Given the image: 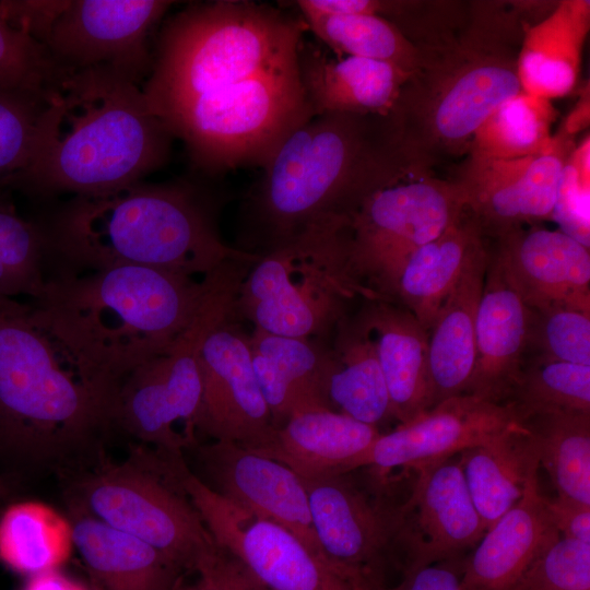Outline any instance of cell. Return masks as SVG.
Listing matches in <instances>:
<instances>
[{
	"instance_id": "1",
	"label": "cell",
	"mask_w": 590,
	"mask_h": 590,
	"mask_svg": "<svg viewBox=\"0 0 590 590\" xmlns=\"http://www.w3.org/2000/svg\"><path fill=\"white\" fill-rule=\"evenodd\" d=\"M555 1H405L392 23L416 48V63L387 116L393 146L433 172L468 155L475 130L522 92L523 35Z\"/></svg>"
},
{
	"instance_id": "2",
	"label": "cell",
	"mask_w": 590,
	"mask_h": 590,
	"mask_svg": "<svg viewBox=\"0 0 590 590\" xmlns=\"http://www.w3.org/2000/svg\"><path fill=\"white\" fill-rule=\"evenodd\" d=\"M120 384L75 350L30 300L0 296V452L57 467L115 427Z\"/></svg>"
},
{
	"instance_id": "3",
	"label": "cell",
	"mask_w": 590,
	"mask_h": 590,
	"mask_svg": "<svg viewBox=\"0 0 590 590\" xmlns=\"http://www.w3.org/2000/svg\"><path fill=\"white\" fill-rule=\"evenodd\" d=\"M47 276L140 266L193 278L258 256L226 245L215 204L189 182H134L71 197L40 224Z\"/></svg>"
},
{
	"instance_id": "4",
	"label": "cell",
	"mask_w": 590,
	"mask_h": 590,
	"mask_svg": "<svg viewBox=\"0 0 590 590\" xmlns=\"http://www.w3.org/2000/svg\"><path fill=\"white\" fill-rule=\"evenodd\" d=\"M172 140L141 85L108 67L67 72L47 96L14 188L45 198L113 191L162 167Z\"/></svg>"
},
{
	"instance_id": "5",
	"label": "cell",
	"mask_w": 590,
	"mask_h": 590,
	"mask_svg": "<svg viewBox=\"0 0 590 590\" xmlns=\"http://www.w3.org/2000/svg\"><path fill=\"white\" fill-rule=\"evenodd\" d=\"M390 150L387 117L326 113L303 122L269 157L247 197L250 252L349 217L374 188Z\"/></svg>"
},
{
	"instance_id": "6",
	"label": "cell",
	"mask_w": 590,
	"mask_h": 590,
	"mask_svg": "<svg viewBox=\"0 0 590 590\" xmlns=\"http://www.w3.org/2000/svg\"><path fill=\"white\" fill-rule=\"evenodd\" d=\"M215 272L201 282L140 266L56 275L30 302L75 350L120 384L188 328Z\"/></svg>"
},
{
	"instance_id": "7",
	"label": "cell",
	"mask_w": 590,
	"mask_h": 590,
	"mask_svg": "<svg viewBox=\"0 0 590 590\" xmlns=\"http://www.w3.org/2000/svg\"><path fill=\"white\" fill-rule=\"evenodd\" d=\"M307 26L267 3L216 0L190 4L166 21L141 88L160 119L205 93L297 57Z\"/></svg>"
},
{
	"instance_id": "8",
	"label": "cell",
	"mask_w": 590,
	"mask_h": 590,
	"mask_svg": "<svg viewBox=\"0 0 590 590\" xmlns=\"http://www.w3.org/2000/svg\"><path fill=\"white\" fill-rule=\"evenodd\" d=\"M465 209L453 179L413 167L393 150L377 184L339 232L344 282L356 297L389 302L406 258L452 226Z\"/></svg>"
},
{
	"instance_id": "9",
	"label": "cell",
	"mask_w": 590,
	"mask_h": 590,
	"mask_svg": "<svg viewBox=\"0 0 590 590\" xmlns=\"http://www.w3.org/2000/svg\"><path fill=\"white\" fill-rule=\"evenodd\" d=\"M312 117L296 59L197 96L160 120L210 174L263 166L284 139Z\"/></svg>"
},
{
	"instance_id": "10",
	"label": "cell",
	"mask_w": 590,
	"mask_h": 590,
	"mask_svg": "<svg viewBox=\"0 0 590 590\" xmlns=\"http://www.w3.org/2000/svg\"><path fill=\"white\" fill-rule=\"evenodd\" d=\"M341 223V219L319 222L258 255L240 283L235 318L288 338L310 340L332 333L356 297L337 261Z\"/></svg>"
},
{
	"instance_id": "11",
	"label": "cell",
	"mask_w": 590,
	"mask_h": 590,
	"mask_svg": "<svg viewBox=\"0 0 590 590\" xmlns=\"http://www.w3.org/2000/svg\"><path fill=\"white\" fill-rule=\"evenodd\" d=\"M243 271L227 267L215 273L204 303L188 328L162 354L120 382L115 427L157 450H185L197 441L196 421L202 397L199 355L206 334L234 312Z\"/></svg>"
},
{
	"instance_id": "12",
	"label": "cell",
	"mask_w": 590,
	"mask_h": 590,
	"mask_svg": "<svg viewBox=\"0 0 590 590\" xmlns=\"http://www.w3.org/2000/svg\"><path fill=\"white\" fill-rule=\"evenodd\" d=\"M83 512L158 550L186 574L219 553L185 492L155 462L151 450L134 448L128 461L106 463L76 483Z\"/></svg>"
},
{
	"instance_id": "13",
	"label": "cell",
	"mask_w": 590,
	"mask_h": 590,
	"mask_svg": "<svg viewBox=\"0 0 590 590\" xmlns=\"http://www.w3.org/2000/svg\"><path fill=\"white\" fill-rule=\"evenodd\" d=\"M161 469L185 492L216 544L271 590H354L347 578L295 534L208 487L184 451H157Z\"/></svg>"
},
{
	"instance_id": "14",
	"label": "cell",
	"mask_w": 590,
	"mask_h": 590,
	"mask_svg": "<svg viewBox=\"0 0 590 590\" xmlns=\"http://www.w3.org/2000/svg\"><path fill=\"white\" fill-rule=\"evenodd\" d=\"M366 474L361 479L354 470L302 481L324 557L345 578L359 575L373 588L382 586L381 565L393 557L398 502L390 497L389 477Z\"/></svg>"
},
{
	"instance_id": "15",
	"label": "cell",
	"mask_w": 590,
	"mask_h": 590,
	"mask_svg": "<svg viewBox=\"0 0 590 590\" xmlns=\"http://www.w3.org/2000/svg\"><path fill=\"white\" fill-rule=\"evenodd\" d=\"M173 3L64 0L42 45L66 71L108 67L142 85L153 60L150 33Z\"/></svg>"
},
{
	"instance_id": "16",
	"label": "cell",
	"mask_w": 590,
	"mask_h": 590,
	"mask_svg": "<svg viewBox=\"0 0 590 590\" xmlns=\"http://www.w3.org/2000/svg\"><path fill=\"white\" fill-rule=\"evenodd\" d=\"M576 138L559 128L533 155L514 160L465 156L452 179L486 237L552 219L562 168Z\"/></svg>"
},
{
	"instance_id": "17",
	"label": "cell",
	"mask_w": 590,
	"mask_h": 590,
	"mask_svg": "<svg viewBox=\"0 0 590 590\" xmlns=\"http://www.w3.org/2000/svg\"><path fill=\"white\" fill-rule=\"evenodd\" d=\"M415 470L411 492L394 512L393 558L402 557L403 570L453 560L486 532L459 455Z\"/></svg>"
},
{
	"instance_id": "18",
	"label": "cell",
	"mask_w": 590,
	"mask_h": 590,
	"mask_svg": "<svg viewBox=\"0 0 590 590\" xmlns=\"http://www.w3.org/2000/svg\"><path fill=\"white\" fill-rule=\"evenodd\" d=\"M236 320L234 312L224 318L202 343L196 434L258 452L272 441L275 428L253 371L249 335Z\"/></svg>"
},
{
	"instance_id": "19",
	"label": "cell",
	"mask_w": 590,
	"mask_h": 590,
	"mask_svg": "<svg viewBox=\"0 0 590 590\" xmlns=\"http://www.w3.org/2000/svg\"><path fill=\"white\" fill-rule=\"evenodd\" d=\"M185 450L192 452L190 469L208 487L283 526L329 563L312 527L304 483L288 467L231 441L197 440Z\"/></svg>"
},
{
	"instance_id": "20",
	"label": "cell",
	"mask_w": 590,
	"mask_h": 590,
	"mask_svg": "<svg viewBox=\"0 0 590 590\" xmlns=\"http://www.w3.org/2000/svg\"><path fill=\"white\" fill-rule=\"evenodd\" d=\"M517 423L509 410L472 394L440 401L414 420L380 434L364 467L379 477L417 468L481 445Z\"/></svg>"
},
{
	"instance_id": "21",
	"label": "cell",
	"mask_w": 590,
	"mask_h": 590,
	"mask_svg": "<svg viewBox=\"0 0 590 590\" xmlns=\"http://www.w3.org/2000/svg\"><path fill=\"white\" fill-rule=\"evenodd\" d=\"M493 239V249L527 306L590 310L589 247L559 228L533 224Z\"/></svg>"
},
{
	"instance_id": "22",
	"label": "cell",
	"mask_w": 590,
	"mask_h": 590,
	"mask_svg": "<svg viewBox=\"0 0 590 590\" xmlns=\"http://www.w3.org/2000/svg\"><path fill=\"white\" fill-rule=\"evenodd\" d=\"M480 297L476 359L467 394L504 403L523 364L528 306L493 247Z\"/></svg>"
},
{
	"instance_id": "23",
	"label": "cell",
	"mask_w": 590,
	"mask_h": 590,
	"mask_svg": "<svg viewBox=\"0 0 590 590\" xmlns=\"http://www.w3.org/2000/svg\"><path fill=\"white\" fill-rule=\"evenodd\" d=\"M297 70L312 116L342 113L387 117L409 73L385 61L334 56L300 40Z\"/></svg>"
},
{
	"instance_id": "24",
	"label": "cell",
	"mask_w": 590,
	"mask_h": 590,
	"mask_svg": "<svg viewBox=\"0 0 590 590\" xmlns=\"http://www.w3.org/2000/svg\"><path fill=\"white\" fill-rule=\"evenodd\" d=\"M559 538L536 479L475 545L461 575L462 590H514Z\"/></svg>"
},
{
	"instance_id": "25",
	"label": "cell",
	"mask_w": 590,
	"mask_h": 590,
	"mask_svg": "<svg viewBox=\"0 0 590 590\" xmlns=\"http://www.w3.org/2000/svg\"><path fill=\"white\" fill-rule=\"evenodd\" d=\"M380 434L338 411H311L291 417L256 453L285 464L302 480H314L362 469Z\"/></svg>"
},
{
	"instance_id": "26",
	"label": "cell",
	"mask_w": 590,
	"mask_h": 590,
	"mask_svg": "<svg viewBox=\"0 0 590 590\" xmlns=\"http://www.w3.org/2000/svg\"><path fill=\"white\" fill-rule=\"evenodd\" d=\"M358 312L376 346L392 418L403 424L432 409L426 329L393 302L365 300Z\"/></svg>"
},
{
	"instance_id": "27",
	"label": "cell",
	"mask_w": 590,
	"mask_h": 590,
	"mask_svg": "<svg viewBox=\"0 0 590 590\" xmlns=\"http://www.w3.org/2000/svg\"><path fill=\"white\" fill-rule=\"evenodd\" d=\"M487 259L485 240L469 259L428 330L433 406L448 398L464 394L471 381L476 359V314Z\"/></svg>"
},
{
	"instance_id": "28",
	"label": "cell",
	"mask_w": 590,
	"mask_h": 590,
	"mask_svg": "<svg viewBox=\"0 0 590 590\" xmlns=\"http://www.w3.org/2000/svg\"><path fill=\"white\" fill-rule=\"evenodd\" d=\"M249 347L253 371L275 429L297 414L333 410L327 394L322 349L308 339L275 335L258 329L249 335Z\"/></svg>"
},
{
	"instance_id": "29",
	"label": "cell",
	"mask_w": 590,
	"mask_h": 590,
	"mask_svg": "<svg viewBox=\"0 0 590 590\" xmlns=\"http://www.w3.org/2000/svg\"><path fill=\"white\" fill-rule=\"evenodd\" d=\"M590 30V1L560 0L523 35L517 75L522 92L554 99L578 83Z\"/></svg>"
},
{
	"instance_id": "30",
	"label": "cell",
	"mask_w": 590,
	"mask_h": 590,
	"mask_svg": "<svg viewBox=\"0 0 590 590\" xmlns=\"http://www.w3.org/2000/svg\"><path fill=\"white\" fill-rule=\"evenodd\" d=\"M73 545L102 590H182L187 575L150 544L81 512Z\"/></svg>"
},
{
	"instance_id": "31",
	"label": "cell",
	"mask_w": 590,
	"mask_h": 590,
	"mask_svg": "<svg viewBox=\"0 0 590 590\" xmlns=\"http://www.w3.org/2000/svg\"><path fill=\"white\" fill-rule=\"evenodd\" d=\"M323 349L326 388L334 411L378 427L392 418L385 378L371 334L359 312L345 316Z\"/></svg>"
},
{
	"instance_id": "32",
	"label": "cell",
	"mask_w": 590,
	"mask_h": 590,
	"mask_svg": "<svg viewBox=\"0 0 590 590\" xmlns=\"http://www.w3.org/2000/svg\"><path fill=\"white\" fill-rule=\"evenodd\" d=\"M485 240L476 220L465 209L452 226L406 258L396 278L389 302L410 310L428 332L469 259Z\"/></svg>"
},
{
	"instance_id": "33",
	"label": "cell",
	"mask_w": 590,
	"mask_h": 590,
	"mask_svg": "<svg viewBox=\"0 0 590 590\" xmlns=\"http://www.w3.org/2000/svg\"><path fill=\"white\" fill-rule=\"evenodd\" d=\"M472 502L486 531L523 496L540 468L534 440L520 423L459 453Z\"/></svg>"
},
{
	"instance_id": "34",
	"label": "cell",
	"mask_w": 590,
	"mask_h": 590,
	"mask_svg": "<svg viewBox=\"0 0 590 590\" xmlns=\"http://www.w3.org/2000/svg\"><path fill=\"white\" fill-rule=\"evenodd\" d=\"M71 521L39 502L10 505L0 517V560L34 576L58 569L72 552Z\"/></svg>"
},
{
	"instance_id": "35",
	"label": "cell",
	"mask_w": 590,
	"mask_h": 590,
	"mask_svg": "<svg viewBox=\"0 0 590 590\" xmlns=\"http://www.w3.org/2000/svg\"><path fill=\"white\" fill-rule=\"evenodd\" d=\"M520 424L531 434L557 495L590 505V413H546Z\"/></svg>"
},
{
	"instance_id": "36",
	"label": "cell",
	"mask_w": 590,
	"mask_h": 590,
	"mask_svg": "<svg viewBox=\"0 0 590 590\" xmlns=\"http://www.w3.org/2000/svg\"><path fill=\"white\" fill-rule=\"evenodd\" d=\"M552 101L524 92L500 103L475 130L467 156L514 160L541 151L552 138Z\"/></svg>"
},
{
	"instance_id": "37",
	"label": "cell",
	"mask_w": 590,
	"mask_h": 590,
	"mask_svg": "<svg viewBox=\"0 0 590 590\" xmlns=\"http://www.w3.org/2000/svg\"><path fill=\"white\" fill-rule=\"evenodd\" d=\"M311 31L337 56L385 61L410 73L416 63V48L390 21L368 14H319L300 12Z\"/></svg>"
},
{
	"instance_id": "38",
	"label": "cell",
	"mask_w": 590,
	"mask_h": 590,
	"mask_svg": "<svg viewBox=\"0 0 590 590\" xmlns=\"http://www.w3.org/2000/svg\"><path fill=\"white\" fill-rule=\"evenodd\" d=\"M503 405L517 423L546 413H590V366L523 363Z\"/></svg>"
},
{
	"instance_id": "39",
	"label": "cell",
	"mask_w": 590,
	"mask_h": 590,
	"mask_svg": "<svg viewBox=\"0 0 590 590\" xmlns=\"http://www.w3.org/2000/svg\"><path fill=\"white\" fill-rule=\"evenodd\" d=\"M47 280V246L40 224L24 219L0 194V296L35 299Z\"/></svg>"
},
{
	"instance_id": "40",
	"label": "cell",
	"mask_w": 590,
	"mask_h": 590,
	"mask_svg": "<svg viewBox=\"0 0 590 590\" xmlns=\"http://www.w3.org/2000/svg\"><path fill=\"white\" fill-rule=\"evenodd\" d=\"M527 362L590 366V310L568 305L528 306Z\"/></svg>"
},
{
	"instance_id": "41",
	"label": "cell",
	"mask_w": 590,
	"mask_h": 590,
	"mask_svg": "<svg viewBox=\"0 0 590 590\" xmlns=\"http://www.w3.org/2000/svg\"><path fill=\"white\" fill-rule=\"evenodd\" d=\"M47 97L0 90V194L27 170Z\"/></svg>"
},
{
	"instance_id": "42",
	"label": "cell",
	"mask_w": 590,
	"mask_h": 590,
	"mask_svg": "<svg viewBox=\"0 0 590 590\" xmlns=\"http://www.w3.org/2000/svg\"><path fill=\"white\" fill-rule=\"evenodd\" d=\"M67 72L42 44L0 15V90L47 97Z\"/></svg>"
},
{
	"instance_id": "43",
	"label": "cell",
	"mask_w": 590,
	"mask_h": 590,
	"mask_svg": "<svg viewBox=\"0 0 590 590\" xmlns=\"http://www.w3.org/2000/svg\"><path fill=\"white\" fill-rule=\"evenodd\" d=\"M514 590H590V543L560 536L532 563Z\"/></svg>"
},
{
	"instance_id": "44",
	"label": "cell",
	"mask_w": 590,
	"mask_h": 590,
	"mask_svg": "<svg viewBox=\"0 0 590 590\" xmlns=\"http://www.w3.org/2000/svg\"><path fill=\"white\" fill-rule=\"evenodd\" d=\"M590 137L577 142L562 168L552 219L589 247Z\"/></svg>"
},
{
	"instance_id": "45",
	"label": "cell",
	"mask_w": 590,
	"mask_h": 590,
	"mask_svg": "<svg viewBox=\"0 0 590 590\" xmlns=\"http://www.w3.org/2000/svg\"><path fill=\"white\" fill-rule=\"evenodd\" d=\"M197 575V581L182 590H271L241 560L221 547Z\"/></svg>"
},
{
	"instance_id": "46",
	"label": "cell",
	"mask_w": 590,
	"mask_h": 590,
	"mask_svg": "<svg viewBox=\"0 0 590 590\" xmlns=\"http://www.w3.org/2000/svg\"><path fill=\"white\" fill-rule=\"evenodd\" d=\"M545 505L562 538L590 543V505L558 495Z\"/></svg>"
},
{
	"instance_id": "47",
	"label": "cell",
	"mask_w": 590,
	"mask_h": 590,
	"mask_svg": "<svg viewBox=\"0 0 590 590\" xmlns=\"http://www.w3.org/2000/svg\"><path fill=\"white\" fill-rule=\"evenodd\" d=\"M446 562L403 570V578L393 587H368L370 590H462L461 576Z\"/></svg>"
},
{
	"instance_id": "48",
	"label": "cell",
	"mask_w": 590,
	"mask_h": 590,
	"mask_svg": "<svg viewBox=\"0 0 590 590\" xmlns=\"http://www.w3.org/2000/svg\"><path fill=\"white\" fill-rule=\"evenodd\" d=\"M294 5L300 12L319 14H368L386 19L390 1L379 0H298Z\"/></svg>"
},
{
	"instance_id": "49",
	"label": "cell",
	"mask_w": 590,
	"mask_h": 590,
	"mask_svg": "<svg viewBox=\"0 0 590 590\" xmlns=\"http://www.w3.org/2000/svg\"><path fill=\"white\" fill-rule=\"evenodd\" d=\"M22 590H92L58 569L31 576ZM93 590H102L99 587Z\"/></svg>"
},
{
	"instance_id": "50",
	"label": "cell",
	"mask_w": 590,
	"mask_h": 590,
	"mask_svg": "<svg viewBox=\"0 0 590 590\" xmlns=\"http://www.w3.org/2000/svg\"><path fill=\"white\" fill-rule=\"evenodd\" d=\"M13 488L14 486L11 479L8 476H0V503L11 494Z\"/></svg>"
},
{
	"instance_id": "51",
	"label": "cell",
	"mask_w": 590,
	"mask_h": 590,
	"mask_svg": "<svg viewBox=\"0 0 590 590\" xmlns=\"http://www.w3.org/2000/svg\"><path fill=\"white\" fill-rule=\"evenodd\" d=\"M349 581L351 582L354 590H370L365 579L362 576L353 575L350 576Z\"/></svg>"
}]
</instances>
